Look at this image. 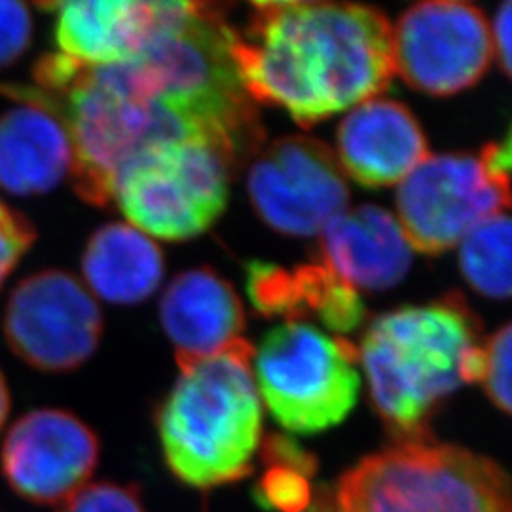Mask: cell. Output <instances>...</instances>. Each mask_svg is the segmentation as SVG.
<instances>
[{
  "mask_svg": "<svg viewBox=\"0 0 512 512\" xmlns=\"http://www.w3.org/2000/svg\"><path fill=\"white\" fill-rule=\"evenodd\" d=\"M509 181L478 156H427L397 190V222L414 251L439 255L459 245L476 224L509 209Z\"/></svg>",
  "mask_w": 512,
  "mask_h": 512,
  "instance_id": "cell-8",
  "label": "cell"
},
{
  "mask_svg": "<svg viewBox=\"0 0 512 512\" xmlns=\"http://www.w3.org/2000/svg\"><path fill=\"white\" fill-rule=\"evenodd\" d=\"M179 0H76L55 4L61 54L84 67L133 61L175 14Z\"/></svg>",
  "mask_w": 512,
  "mask_h": 512,
  "instance_id": "cell-15",
  "label": "cell"
},
{
  "mask_svg": "<svg viewBox=\"0 0 512 512\" xmlns=\"http://www.w3.org/2000/svg\"><path fill=\"white\" fill-rule=\"evenodd\" d=\"M482 327L459 294L389 311L359 351L370 399L395 442L431 440L429 423L461 385L480 382Z\"/></svg>",
  "mask_w": 512,
  "mask_h": 512,
  "instance_id": "cell-2",
  "label": "cell"
},
{
  "mask_svg": "<svg viewBox=\"0 0 512 512\" xmlns=\"http://www.w3.org/2000/svg\"><path fill=\"white\" fill-rule=\"evenodd\" d=\"M232 55L253 103L310 128L384 93L393 76L391 23L363 4L255 2Z\"/></svg>",
  "mask_w": 512,
  "mask_h": 512,
  "instance_id": "cell-1",
  "label": "cell"
},
{
  "mask_svg": "<svg viewBox=\"0 0 512 512\" xmlns=\"http://www.w3.org/2000/svg\"><path fill=\"white\" fill-rule=\"evenodd\" d=\"M249 342L179 365L158 410L165 463L186 486L213 490L251 475L262 439V403Z\"/></svg>",
  "mask_w": 512,
  "mask_h": 512,
  "instance_id": "cell-3",
  "label": "cell"
},
{
  "mask_svg": "<svg viewBox=\"0 0 512 512\" xmlns=\"http://www.w3.org/2000/svg\"><path fill=\"white\" fill-rule=\"evenodd\" d=\"M247 192L258 217L287 236L321 234L348 209L349 186L336 154L311 137H281L249 167Z\"/></svg>",
  "mask_w": 512,
  "mask_h": 512,
  "instance_id": "cell-10",
  "label": "cell"
},
{
  "mask_svg": "<svg viewBox=\"0 0 512 512\" xmlns=\"http://www.w3.org/2000/svg\"><path fill=\"white\" fill-rule=\"evenodd\" d=\"M321 264L351 289L385 291L401 283L414 249L397 219L378 205L346 209L319 234Z\"/></svg>",
  "mask_w": 512,
  "mask_h": 512,
  "instance_id": "cell-17",
  "label": "cell"
},
{
  "mask_svg": "<svg viewBox=\"0 0 512 512\" xmlns=\"http://www.w3.org/2000/svg\"><path fill=\"white\" fill-rule=\"evenodd\" d=\"M93 294L109 304H139L164 277V255L154 239L131 224L112 222L93 234L82 256Z\"/></svg>",
  "mask_w": 512,
  "mask_h": 512,
  "instance_id": "cell-19",
  "label": "cell"
},
{
  "mask_svg": "<svg viewBox=\"0 0 512 512\" xmlns=\"http://www.w3.org/2000/svg\"><path fill=\"white\" fill-rule=\"evenodd\" d=\"M253 494L256 503L266 511L304 512L310 507V480L291 469L268 467Z\"/></svg>",
  "mask_w": 512,
  "mask_h": 512,
  "instance_id": "cell-22",
  "label": "cell"
},
{
  "mask_svg": "<svg viewBox=\"0 0 512 512\" xmlns=\"http://www.w3.org/2000/svg\"><path fill=\"white\" fill-rule=\"evenodd\" d=\"M494 55L505 74H511L512 10L511 2H505L490 25Z\"/></svg>",
  "mask_w": 512,
  "mask_h": 512,
  "instance_id": "cell-27",
  "label": "cell"
},
{
  "mask_svg": "<svg viewBox=\"0 0 512 512\" xmlns=\"http://www.w3.org/2000/svg\"><path fill=\"white\" fill-rule=\"evenodd\" d=\"M238 165L228 148L211 139H169L147 148L120 171L112 200L148 238H196L226 209Z\"/></svg>",
  "mask_w": 512,
  "mask_h": 512,
  "instance_id": "cell-6",
  "label": "cell"
},
{
  "mask_svg": "<svg viewBox=\"0 0 512 512\" xmlns=\"http://www.w3.org/2000/svg\"><path fill=\"white\" fill-rule=\"evenodd\" d=\"M459 266L476 293L494 300L511 294V219L495 213L459 241Z\"/></svg>",
  "mask_w": 512,
  "mask_h": 512,
  "instance_id": "cell-20",
  "label": "cell"
},
{
  "mask_svg": "<svg viewBox=\"0 0 512 512\" xmlns=\"http://www.w3.org/2000/svg\"><path fill=\"white\" fill-rule=\"evenodd\" d=\"M57 512H147V509L139 486L97 482L65 499Z\"/></svg>",
  "mask_w": 512,
  "mask_h": 512,
  "instance_id": "cell-23",
  "label": "cell"
},
{
  "mask_svg": "<svg viewBox=\"0 0 512 512\" xmlns=\"http://www.w3.org/2000/svg\"><path fill=\"white\" fill-rule=\"evenodd\" d=\"M336 150L344 175L366 188L403 183L429 156L416 116L403 103L384 97L349 110L338 128Z\"/></svg>",
  "mask_w": 512,
  "mask_h": 512,
  "instance_id": "cell-14",
  "label": "cell"
},
{
  "mask_svg": "<svg viewBox=\"0 0 512 512\" xmlns=\"http://www.w3.org/2000/svg\"><path fill=\"white\" fill-rule=\"evenodd\" d=\"M258 395L274 420L300 435L340 425L361 391L359 351L306 321L270 330L253 355Z\"/></svg>",
  "mask_w": 512,
  "mask_h": 512,
  "instance_id": "cell-7",
  "label": "cell"
},
{
  "mask_svg": "<svg viewBox=\"0 0 512 512\" xmlns=\"http://www.w3.org/2000/svg\"><path fill=\"white\" fill-rule=\"evenodd\" d=\"M103 315L93 294L61 270L23 279L8 300L4 336L27 365L67 372L84 365L99 346Z\"/></svg>",
  "mask_w": 512,
  "mask_h": 512,
  "instance_id": "cell-11",
  "label": "cell"
},
{
  "mask_svg": "<svg viewBox=\"0 0 512 512\" xmlns=\"http://www.w3.org/2000/svg\"><path fill=\"white\" fill-rule=\"evenodd\" d=\"M304 512H338L334 486L325 484L315 494H311L310 507Z\"/></svg>",
  "mask_w": 512,
  "mask_h": 512,
  "instance_id": "cell-28",
  "label": "cell"
},
{
  "mask_svg": "<svg viewBox=\"0 0 512 512\" xmlns=\"http://www.w3.org/2000/svg\"><path fill=\"white\" fill-rule=\"evenodd\" d=\"M33 35V18L25 4L0 0V69L23 54Z\"/></svg>",
  "mask_w": 512,
  "mask_h": 512,
  "instance_id": "cell-25",
  "label": "cell"
},
{
  "mask_svg": "<svg viewBox=\"0 0 512 512\" xmlns=\"http://www.w3.org/2000/svg\"><path fill=\"white\" fill-rule=\"evenodd\" d=\"M334 492L338 512H511V482L494 459L433 439L361 459Z\"/></svg>",
  "mask_w": 512,
  "mask_h": 512,
  "instance_id": "cell-5",
  "label": "cell"
},
{
  "mask_svg": "<svg viewBox=\"0 0 512 512\" xmlns=\"http://www.w3.org/2000/svg\"><path fill=\"white\" fill-rule=\"evenodd\" d=\"M46 95L73 141L74 188L95 205L112 200L120 171L147 148L202 137L165 103L135 59L110 67L80 65L65 88Z\"/></svg>",
  "mask_w": 512,
  "mask_h": 512,
  "instance_id": "cell-4",
  "label": "cell"
},
{
  "mask_svg": "<svg viewBox=\"0 0 512 512\" xmlns=\"http://www.w3.org/2000/svg\"><path fill=\"white\" fill-rule=\"evenodd\" d=\"M511 342V325H505L482 346L480 384L490 401L505 414L511 412Z\"/></svg>",
  "mask_w": 512,
  "mask_h": 512,
  "instance_id": "cell-21",
  "label": "cell"
},
{
  "mask_svg": "<svg viewBox=\"0 0 512 512\" xmlns=\"http://www.w3.org/2000/svg\"><path fill=\"white\" fill-rule=\"evenodd\" d=\"M37 239L31 220L0 200V285Z\"/></svg>",
  "mask_w": 512,
  "mask_h": 512,
  "instance_id": "cell-24",
  "label": "cell"
},
{
  "mask_svg": "<svg viewBox=\"0 0 512 512\" xmlns=\"http://www.w3.org/2000/svg\"><path fill=\"white\" fill-rule=\"evenodd\" d=\"M391 54L395 74L410 88L454 95L488 71L494 57L490 23L467 2H421L391 27Z\"/></svg>",
  "mask_w": 512,
  "mask_h": 512,
  "instance_id": "cell-9",
  "label": "cell"
},
{
  "mask_svg": "<svg viewBox=\"0 0 512 512\" xmlns=\"http://www.w3.org/2000/svg\"><path fill=\"white\" fill-rule=\"evenodd\" d=\"M160 319L177 363H192L247 342L245 311L236 289L209 268L177 275L165 289Z\"/></svg>",
  "mask_w": 512,
  "mask_h": 512,
  "instance_id": "cell-16",
  "label": "cell"
},
{
  "mask_svg": "<svg viewBox=\"0 0 512 512\" xmlns=\"http://www.w3.org/2000/svg\"><path fill=\"white\" fill-rule=\"evenodd\" d=\"M247 287L253 304L262 313L285 315L287 321L313 315L338 336L357 329L365 319L359 293L321 262L300 266L294 272L253 262Z\"/></svg>",
  "mask_w": 512,
  "mask_h": 512,
  "instance_id": "cell-18",
  "label": "cell"
},
{
  "mask_svg": "<svg viewBox=\"0 0 512 512\" xmlns=\"http://www.w3.org/2000/svg\"><path fill=\"white\" fill-rule=\"evenodd\" d=\"M99 454V439L86 421L65 410L40 408L10 427L0 471L21 499L61 505L92 478Z\"/></svg>",
  "mask_w": 512,
  "mask_h": 512,
  "instance_id": "cell-12",
  "label": "cell"
},
{
  "mask_svg": "<svg viewBox=\"0 0 512 512\" xmlns=\"http://www.w3.org/2000/svg\"><path fill=\"white\" fill-rule=\"evenodd\" d=\"M8 414H10V389L6 385V378L0 372V429L8 420Z\"/></svg>",
  "mask_w": 512,
  "mask_h": 512,
  "instance_id": "cell-29",
  "label": "cell"
},
{
  "mask_svg": "<svg viewBox=\"0 0 512 512\" xmlns=\"http://www.w3.org/2000/svg\"><path fill=\"white\" fill-rule=\"evenodd\" d=\"M2 90L16 105L0 114V188L16 196L46 194L73 171L67 124L38 88Z\"/></svg>",
  "mask_w": 512,
  "mask_h": 512,
  "instance_id": "cell-13",
  "label": "cell"
},
{
  "mask_svg": "<svg viewBox=\"0 0 512 512\" xmlns=\"http://www.w3.org/2000/svg\"><path fill=\"white\" fill-rule=\"evenodd\" d=\"M260 456L268 467L291 469L308 478L315 476L319 467L315 454H311L300 442L285 435H270L264 440L260 446Z\"/></svg>",
  "mask_w": 512,
  "mask_h": 512,
  "instance_id": "cell-26",
  "label": "cell"
}]
</instances>
